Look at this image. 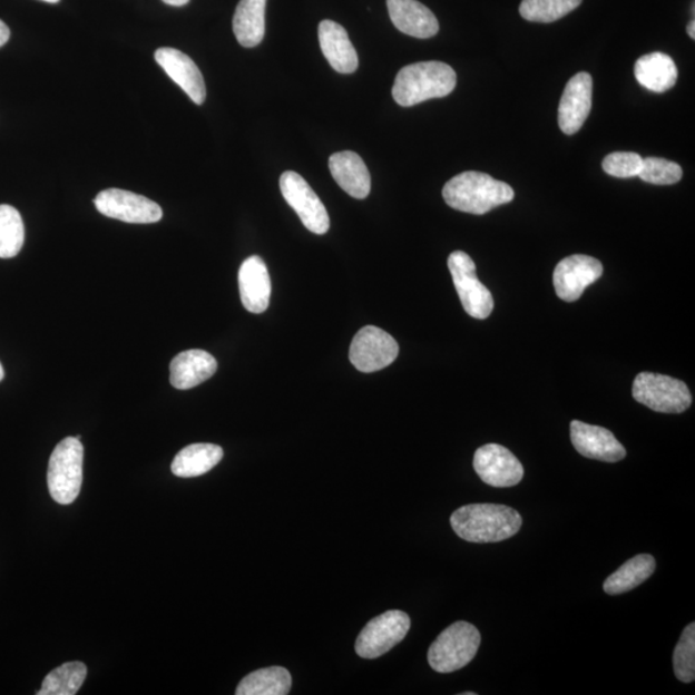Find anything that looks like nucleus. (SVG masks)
I'll return each mask as SVG.
<instances>
[{
  "label": "nucleus",
  "mask_w": 695,
  "mask_h": 695,
  "mask_svg": "<svg viewBox=\"0 0 695 695\" xmlns=\"http://www.w3.org/2000/svg\"><path fill=\"white\" fill-rule=\"evenodd\" d=\"M637 177L652 185H675L683 178V169L674 161L660 159V157H648V159H643Z\"/></svg>",
  "instance_id": "nucleus-31"
},
{
  "label": "nucleus",
  "mask_w": 695,
  "mask_h": 695,
  "mask_svg": "<svg viewBox=\"0 0 695 695\" xmlns=\"http://www.w3.org/2000/svg\"><path fill=\"white\" fill-rule=\"evenodd\" d=\"M25 242L21 214L11 205H0V258H13Z\"/></svg>",
  "instance_id": "nucleus-28"
},
{
  "label": "nucleus",
  "mask_w": 695,
  "mask_h": 695,
  "mask_svg": "<svg viewBox=\"0 0 695 695\" xmlns=\"http://www.w3.org/2000/svg\"><path fill=\"white\" fill-rule=\"evenodd\" d=\"M674 672L685 684L695 678V624L685 627L674 652Z\"/></svg>",
  "instance_id": "nucleus-30"
},
{
  "label": "nucleus",
  "mask_w": 695,
  "mask_h": 695,
  "mask_svg": "<svg viewBox=\"0 0 695 695\" xmlns=\"http://www.w3.org/2000/svg\"><path fill=\"white\" fill-rule=\"evenodd\" d=\"M99 213L106 217L135 225H148L163 218V209L155 202L126 189L109 188L95 198Z\"/></svg>",
  "instance_id": "nucleus-10"
},
{
  "label": "nucleus",
  "mask_w": 695,
  "mask_h": 695,
  "mask_svg": "<svg viewBox=\"0 0 695 695\" xmlns=\"http://www.w3.org/2000/svg\"><path fill=\"white\" fill-rule=\"evenodd\" d=\"M657 567L656 559L649 554H640L625 565L620 566L614 575H610L604 583V591L608 595H619L632 591L635 587L644 584L655 574Z\"/></svg>",
  "instance_id": "nucleus-25"
},
{
  "label": "nucleus",
  "mask_w": 695,
  "mask_h": 695,
  "mask_svg": "<svg viewBox=\"0 0 695 695\" xmlns=\"http://www.w3.org/2000/svg\"><path fill=\"white\" fill-rule=\"evenodd\" d=\"M155 60L196 105L205 102L206 87L203 74L192 57L178 49L160 48L155 52Z\"/></svg>",
  "instance_id": "nucleus-16"
},
{
  "label": "nucleus",
  "mask_w": 695,
  "mask_h": 695,
  "mask_svg": "<svg viewBox=\"0 0 695 695\" xmlns=\"http://www.w3.org/2000/svg\"><path fill=\"white\" fill-rule=\"evenodd\" d=\"M386 7L394 27L405 36L429 39L440 31L434 13L418 0H386Z\"/></svg>",
  "instance_id": "nucleus-18"
},
{
  "label": "nucleus",
  "mask_w": 695,
  "mask_h": 695,
  "mask_svg": "<svg viewBox=\"0 0 695 695\" xmlns=\"http://www.w3.org/2000/svg\"><path fill=\"white\" fill-rule=\"evenodd\" d=\"M223 459L221 446L212 443H195L185 447L177 453L172 463L174 476L194 478L208 473Z\"/></svg>",
  "instance_id": "nucleus-24"
},
{
  "label": "nucleus",
  "mask_w": 695,
  "mask_h": 695,
  "mask_svg": "<svg viewBox=\"0 0 695 695\" xmlns=\"http://www.w3.org/2000/svg\"><path fill=\"white\" fill-rule=\"evenodd\" d=\"M677 77L678 72L673 58L665 53L645 55L635 63L636 80L652 92H667L676 85Z\"/></svg>",
  "instance_id": "nucleus-22"
},
{
  "label": "nucleus",
  "mask_w": 695,
  "mask_h": 695,
  "mask_svg": "<svg viewBox=\"0 0 695 695\" xmlns=\"http://www.w3.org/2000/svg\"><path fill=\"white\" fill-rule=\"evenodd\" d=\"M603 275L600 261L589 255H570L558 263L554 271V287L561 301L572 303L581 297L585 288Z\"/></svg>",
  "instance_id": "nucleus-13"
},
{
  "label": "nucleus",
  "mask_w": 695,
  "mask_h": 695,
  "mask_svg": "<svg viewBox=\"0 0 695 695\" xmlns=\"http://www.w3.org/2000/svg\"><path fill=\"white\" fill-rule=\"evenodd\" d=\"M329 168L339 186L354 198H366L371 192V176L361 156L353 151L331 155Z\"/></svg>",
  "instance_id": "nucleus-21"
},
{
  "label": "nucleus",
  "mask_w": 695,
  "mask_h": 695,
  "mask_svg": "<svg viewBox=\"0 0 695 695\" xmlns=\"http://www.w3.org/2000/svg\"><path fill=\"white\" fill-rule=\"evenodd\" d=\"M43 2L56 4V3L60 2V0H43Z\"/></svg>",
  "instance_id": "nucleus-37"
},
{
  "label": "nucleus",
  "mask_w": 695,
  "mask_h": 695,
  "mask_svg": "<svg viewBox=\"0 0 695 695\" xmlns=\"http://www.w3.org/2000/svg\"><path fill=\"white\" fill-rule=\"evenodd\" d=\"M88 674L87 666L82 662L74 660L63 664L49 673L41 684L38 695H74L85 684Z\"/></svg>",
  "instance_id": "nucleus-27"
},
{
  "label": "nucleus",
  "mask_w": 695,
  "mask_h": 695,
  "mask_svg": "<svg viewBox=\"0 0 695 695\" xmlns=\"http://www.w3.org/2000/svg\"><path fill=\"white\" fill-rule=\"evenodd\" d=\"M11 31L7 25L0 20V47H3L8 40H10Z\"/></svg>",
  "instance_id": "nucleus-33"
},
{
  "label": "nucleus",
  "mask_w": 695,
  "mask_h": 695,
  "mask_svg": "<svg viewBox=\"0 0 695 695\" xmlns=\"http://www.w3.org/2000/svg\"><path fill=\"white\" fill-rule=\"evenodd\" d=\"M82 460L85 449L77 437L65 438L56 446L49 459L47 482L57 503L70 505L77 500L82 483Z\"/></svg>",
  "instance_id": "nucleus-5"
},
{
  "label": "nucleus",
  "mask_w": 695,
  "mask_h": 695,
  "mask_svg": "<svg viewBox=\"0 0 695 695\" xmlns=\"http://www.w3.org/2000/svg\"><path fill=\"white\" fill-rule=\"evenodd\" d=\"M474 470L482 481L492 487L505 488L520 483L525 468L507 447L490 443L474 454Z\"/></svg>",
  "instance_id": "nucleus-12"
},
{
  "label": "nucleus",
  "mask_w": 695,
  "mask_h": 695,
  "mask_svg": "<svg viewBox=\"0 0 695 695\" xmlns=\"http://www.w3.org/2000/svg\"><path fill=\"white\" fill-rule=\"evenodd\" d=\"M400 346L392 335L375 326H365L353 337L350 360L361 372H375L392 365Z\"/></svg>",
  "instance_id": "nucleus-11"
},
{
  "label": "nucleus",
  "mask_w": 695,
  "mask_h": 695,
  "mask_svg": "<svg viewBox=\"0 0 695 695\" xmlns=\"http://www.w3.org/2000/svg\"><path fill=\"white\" fill-rule=\"evenodd\" d=\"M583 0H523L519 7L521 18L531 22H556L574 12Z\"/></svg>",
  "instance_id": "nucleus-29"
},
{
  "label": "nucleus",
  "mask_w": 695,
  "mask_h": 695,
  "mask_svg": "<svg viewBox=\"0 0 695 695\" xmlns=\"http://www.w3.org/2000/svg\"><path fill=\"white\" fill-rule=\"evenodd\" d=\"M267 0H239L234 16V32L239 45L254 48L266 35Z\"/></svg>",
  "instance_id": "nucleus-23"
},
{
  "label": "nucleus",
  "mask_w": 695,
  "mask_h": 695,
  "mask_svg": "<svg viewBox=\"0 0 695 695\" xmlns=\"http://www.w3.org/2000/svg\"><path fill=\"white\" fill-rule=\"evenodd\" d=\"M292 675L284 667H267L245 676L237 695H286L292 689Z\"/></svg>",
  "instance_id": "nucleus-26"
},
{
  "label": "nucleus",
  "mask_w": 695,
  "mask_h": 695,
  "mask_svg": "<svg viewBox=\"0 0 695 695\" xmlns=\"http://www.w3.org/2000/svg\"><path fill=\"white\" fill-rule=\"evenodd\" d=\"M449 270L463 310L477 320L490 317L493 297L477 277L476 263L467 253L453 252L449 256Z\"/></svg>",
  "instance_id": "nucleus-8"
},
{
  "label": "nucleus",
  "mask_w": 695,
  "mask_h": 695,
  "mask_svg": "<svg viewBox=\"0 0 695 695\" xmlns=\"http://www.w3.org/2000/svg\"><path fill=\"white\" fill-rule=\"evenodd\" d=\"M163 2L173 7H184L188 4L189 0H163Z\"/></svg>",
  "instance_id": "nucleus-34"
},
{
  "label": "nucleus",
  "mask_w": 695,
  "mask_h": 695,
  "mask_svg": "<svg viewBox=\"0 0 695 695\" xmlns=\"http://www.w3.org/2000/svg\"><path fill=\"white\" fill-rule=\"evenodd\" d=\"M643 157L636 153H614L603 160V169L616 178H634L639 176Z\"/></svg>",
  "instance_id": "nucleus-32"
},
{
  "label": "nucleus",
  "mask_w": 695,
  "mask_h": 695,
  "mask_svg": "<svg viewBox=\"0 0 695 695\" xmlns=\"http://www.w3.org/2000/svg\"><path fill=\"white\" fill-rule=\"evenodd\" d=\"M3 378H4V370H3L2 363H0V382H2Z\"/></svg>",
  "instance_id": "nucleus-36"
},
{
  "label": "nucleus",
  "mask_w": 695,
  "mask_h": 695,
  "mask_svg": "<svg viewBox=\"0 0 695 695\" xmlns=\"http://www.w3.org/2000/svg\"><path fill=\"white\" fill-rule=\"evenodd\" d=\"M521 525L519 512L507 505L470 503L451 516L452 529L460 539L476 544L508 540Z\"/></svg>",
  "instance_id": "nucleus-1"
},
{
  "label": "nucleus",
  "mask_w": 695,
  "mask_h": 695,
  "mask_svg": "<svg viewBox=\"0 0 695 695\" xmlns=\"http://www.w3.org/2000/svg\"><path fill=\"white\" fill-rule=\"evenodd\" d=\"M319 39L322 53L335 71L352 74L359 68V56L346 30L334 21L320 23Z\"/></svg>",
  "instance_id": "nucleus-19"
},
{
  "label": "nucleus",
  "mask_w": 695,
  "mask_h": 695,
  "mask_svg": "<svg viewBox=\"0 0 695 695\" xmlns=\"http://www.w3.org/2000/svg\"><path fill=\"white\" fill-rule=\"evenodd\" d=\"M238 287L246 311L255 314L266 312L272 284L266 263L258 255L247 258L238 272Z\"/></svg>",
  "instance_id": "nucleus-17"
},
{
  "label": "nucleus",
  "mask_w": 695,
  "mask_h": 695,
  "mask_svg": "<svg viewBox=\"0 0 695 695\" xmlns=\"http://www.w3.org/2000/svg\"><path fill=\"white\" fill-rule=\"evenodd\" d=\"M452 209L483 215L515 198V189L481 172H463L447 182L442 192Z\"/></svg>",
  "instance_id": "nucleus-2"
},
{
  "label": "nucleus",
  "mask_w": 695,
  "mask_h": 695,
  "mask_svg": "<svg viewBox=\"0 0 695 695\" xmlns=\"http://www.w3.org/2000/svg\"><path fill=\"white\" fill-rule=\"evenodd\" d=\"M457 87V72L440 61L418 62L397 74L392 95L402 107H411L432 98H442Z\"/></svg>",
  "instance_id": "nucleus-3"
},
{
  "label": "nucleus",
  "mask_w": 695,
  "mask_h": 695,
  "mask_svg": "<svg viewBox=\"0 0 695 695\" xmlns=\"http://www.w3.org/2000/svg\"><path fill=\"white\" fill-rule=\"evenodd\" d=\"M280 188L286 203L300 215L304 227L313 234L325 235L330 229L329 214L307 180L301 174L288 170L281 176Z\"/></svg>",
  "instance_id": "nucleus-9"
},
{
  "label": "nucleus",
  "mask_w": 695,
  "mask_h": 695,
  "mask_svg": "<svg viewBox=\"0 0 695 695\" xmlns=\"http://www.w3.org/2000/svg\"><path fill=\"white\" fill-rule=\"evenodd\" d=\"M593 104V78L590 74L578 72L567 82L562 92L558 121L562 134L576 135L589 118Z\"/></svg>",
  "instance_id": "nucleus-14"
},
{
  "label": "nucleus",
  "mask_w": 695,
  "mask_h": 695,
  "mask_svg": "<svg viewBox=\"0 0 695 695\" xmlns=\"http://www.w3.org/2000/svg\"><path fill=\"white\" fill-rule=\"evenodd\" d=\"M570 441L583 457L604 462H617L626 458V449L610 430L574 420L570 423Z\"/></svg>",
  "instance_id": "nucleus-15"
},
{
  "label": "nucleus",
  "mask_w": 695,
  "mask_h": 695,
  "mask_svg": "<svg viewBox=\"0 0 695 695\" xmlns=\"http://www.w3.org/2000/svg\"><path fill=\"white\" fill-rule=\"evenodd\" d=\"M633 397L636 402L662 413H683L693 401L688 385L682 380L653 372H642L635 378Z\"/></svg>",
  "instance_id": "nucleus-6"
},
{
  "label": "nucleus",
  "mask_w": 695,
  "mask_h": 695,
  "mask_svg": "<svg viewBox=\"0 0 695 695\" xmlns=\"http://www.w3.org/2000/svg\"><path fill=\"white\" fill-rule=\"evenodd\" d=\"M481 633L469 623H454L430 645L428 662L437 673L450 674L466 667L481 647Z\"/></svg>",
  "instance_id": "nucleus-4"
},
{
  "label": "nucleus",
  "mask_w": 695,
  "mask_h": 695,
  "mask_svg": "<svg viewBox=\"0 0 695 695\" xmlns=\"http://www.w3.org/2000/svg\"><path fill=\"white\" fill-rule=\"evenodd\" d=\"M217 369V360L208 352L202 350L182 352L170 363V384L180 391H187L206 382Z\"/></svg>",
  "instance_id": "nucleus-20"
},
{
  "label": "nucleus",
  "mask_w": 695,
  "mask_h": 695,
  "mask_svg": "<svg viewBox=\"0 0 695 695\" xmlns=\"http://www.w3.org/2000/svg\"><path fill=\"white\" fill-rule=\"evenodd\" d=\"M411 619L402 610H388L371 619L355 642V653L365 659L382 657L409 634Z\"/></svg>",
  "instance_id": "nucleus-7"
},
{
  "label": "nucleus",
  "mask_w": 695,
  "mask_h": 695,
  "mask_svg": "<svg viewBox=\"0 0 695 695\" xmlns=\"http://www.w3.org/2000/svg\"><path fill=\"white\" fill-rule=\"evenodd\" d=\"M686 31H688V36L694 40L695 39V22H694V20L688 25V28H686Z\"/></svg>",
  "instance_id": "nucleus-35"
}]
</instances>
